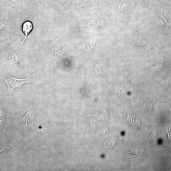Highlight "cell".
<instances>
[{"instance_id":"cell-8","label":"cell","mask_w":171,"mask_h":171,"mask_svg":"<svg viewBox=\"0 0 171 171\" xmlns=\"http://www.w3.org/2000/svg\"><path fill=\"white\" fill-rule=\"evenodd\" d=\"M167 133L168 135V138L170 139V140H171V128H170L169 129L167 130Z\"/></svg>"},{"instance_id":"cell-5","label":"cell","mask_w":171,"mask_h":171,"mask_svg":"<svg viewBox=\"0 0 171 171\" xmlns=\"http://www.w3.org/2000/svg\"><path fill=\"white\" fill-rule=\"evenodd\" d=\"M50 47L52 51L56 54L60 55V47L59 44L57 41H54L52 42L50 45Z\"/></svg>"},{"instance_id":"cell-4","label":"cell","mask_w":171,"mask_h":171,"mask_svg":"<svg viewBox=\"0 0 171 171\" xmlns=\"http://www.w3.org/2000/svg\"><path fill=\"white\" fill-rule=\"evenodd\" d=\"M33 28V24L30 21H26L24 22L22 27V30L26 36L22 41L21 44H23L24 41L26 39L28 35L32 30Z\"/></svg>"},{"instance_id":"cell-1","label":"cell","mask_w":171,"mask_h":171,"mask_svg":"<svg viewBox=\"0 0 171 171\" xmlns=\"http://www.w3.org/2000/svg\"><path fill=\"white\" fill-rule=\"evenodd\" d=\"M7 74L4 78L1 77L6 82L8 87L9 97H11L12 91L16 87L20 88L21 86L27 82H32L29 80V78L24 79H19L12 77L6 72Z\"/></svg>"},{"instance_id":"cell-3","label":"cell","mask_w":171,"mask_h":171,"mask_svg":"<svg viewBox=\"0 0 171 171\" xmlns=\"http://www.w3.org/2000/svg\"><path fill=\"white\" fill-rule=\"evenodd\" d=\"M149 44L144 36L140 34L135 37L131 47H142Z\"/></svg>"},{"instance_id":"cell-7","label":"cell","mask_w":171,"mask_h":171,"mask_svg":"<svg viewBox=\"0 0 171 171\" xmlns=\"http://www.w3.org/2000/svg\"><path fill=\"white\" fill-rule=\"evenodd\" d=\"M114 90L115 93L119 95L124 94L125 92V89L123 87L119 86H115Z\"/></svg>"},{"instance_id":"cell-2","label":"cell","mask_w":171,"mask_h":171,"mask_svg":"<svg viewBox=\"0 0 171 171\" xmlns=\"http://www.w3.org/2000/svg\"><path fill=\"white\" fill-rule=\"evenodd\" d=\"M34 114L32 104L26 114L19 120V124L22 128L26 132L32 131Z\"/></svg>"},{"instance_id":"cell-6","label":"cell","mask_w":171,"mask_h":171,"mask_svg":"<svg viewBox=\"0 0 171 171\" xmlns=\"http://www.w3.org/2000/svg\"><path fill=\"white\" fill-rule=\"evenodd\" d=\"M158 14L162 19H163L165 21L166 25V29H167L168 27V23L167 21L168 15L167 12L163 9H159L158 11Z\"/></svg>"}]
</instances>
